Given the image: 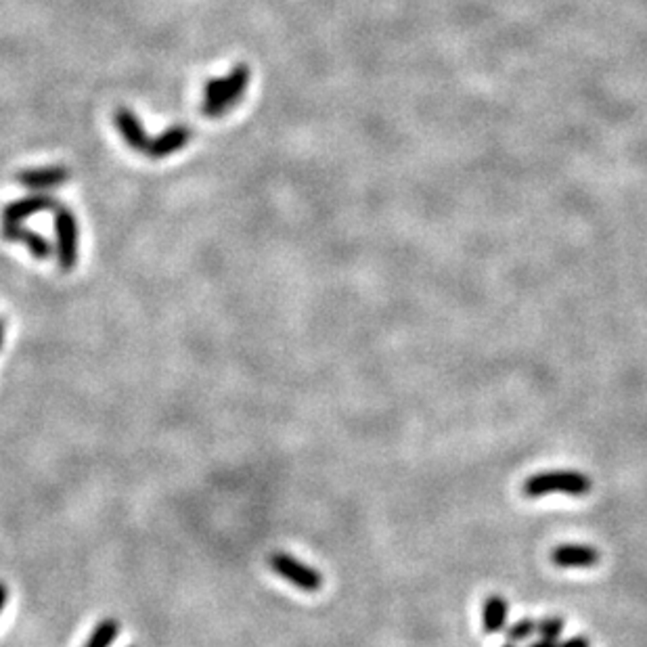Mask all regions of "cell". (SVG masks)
Listing matches in <instances>:
<instances>
[{"label": "cell", "mask_w": 647, "mask_h": 647, "mask_svg": "<svg viewBox=\"0 0 647 647\" xmlns=\"http://www.w3.org/2000/svg\"><path fill=\"white\" fill-rule=\"evenodd\" d=\"M113 122H115V126H118L122 139L126 140L128 147H130L132 151H139V154H143V155L147 154L151 137L145 132V128H143V124H140V120L137 118V113L130 112L128 107H118L113 112Z\"/></svg>", "instance_id": "obj_6"}, {"label": "cell", "mask_w": 647, "mask_h": 647, "mask_svg": "<svg viewBox=\"0 0 647 647\" xmlns=\"http://www.w3.org/2000/svg\"><path fill=\"white\" fill-rule=\"evenodd\" d=\"M536 633V622L530 618L517 620L516 625L505 628V634H508L509 643H522V641H528Z\"/></svg>", "instance_id": "obj_14"}, {"label": "cell", "mask_w": 647, "mask_h": 647, "mask_svg": "<svg viewBox=\"0 0 647 647\" xmlns=\"http://www.w3.org/2000/svg\"><path fill=\"white\" fill-rule=\"evenodd\" d=\"M508 616H509V606L505 601V597L500 595H491L484 600V606H482V625H484L486 634H497L508 628Z\"/></svg>", "instance_id": "obj_11"}, {"label": "cell", "mask_w": 647, "mask_h": 647, "mask_svg": "<svg viewBox=\"0 0 647 647\" xmlns=\"http://www.w3.org/2000/svg\"><path fill=\"white\" fill-rule=\"evenodd\" d=\"M120 628H122L120 622L115 618L101 620L99 625L93 628V633H90V637L87 643H84V647H109L115 639H118Z\"/></svg>", "instance_id": "obj_12"}, {"label": "cell", "mask_w": 647, "mask_h": 647, "mask_svg": "<svg viewBox=\"0 0 647 647\" xmlns=\"http://www.w3.org/2000/svg\"><path fill=\"white\" fill-rule=\"evenodd\" d=\"M70 168L65 166H46V168H29L21 170L17 174V182L21 187L29 189V191H46V189H55L63 182L70 181Z\"/></svg>", "instance_id": "obj_8"}, {"label": "cell", "mask_w": 647, "mask_h": 647, "mask_svg": "<svg viewBox=\"0 0 647 647\" xmlns=\"http://www.w3.org/2000/svg\"><path fill=\"white\" fill-rule=\"evenodd\" d=\"M593 482L587 474L574 472V469H558V472H541L526 478L522 486L524 497L541 499L545 494L564 492L570 497H584L591 492Z\"/></svg>", "instance_id": "obj_2"}, {"label": "cell", "mask_w": 647, "mask_h": 647, "mask_svg": "<svg viewBox=\"0 0 647 647\" xmlns=\"http://www.w3.org/2000/svg\"><path fill=\"white\" fill-rule=\"evenodd\" d=\"M268 566L277 576L283 578L296 589L304 591V593H316L323 589V574L315 567H310L304 561L291 558L287 553H273L268 558Z\"/></svg>", "instance_id": "obj_3"}, {"label": "cell", "mask_w": 647, "mask_h": 647, "mask_svg": "<svg viewBox=\"0 0 647 647\" xmlns=\"http://www.w3.org/2000/svg\"><path fill=\"white\" fill-rule=\"evenodd\" d=\"M0 235H3V239H7V241L26 243L28 252L32 254L36 260H46L48 256L53 254L51 243H48L45 237L34 233V231H29L26 227H21V224L3 223V231H0Z\"/></svg>", "instance_id": "obj_10"}, {"label": "cell", "mask_w": 647, "mask_h": 647, "mask_svg": "<svg viewBox=\"0 0 647 647\" xmlns=\"http://www.w3.org/2000/svg\"><path fill=\"white\" fill-rule=\"evenodd\" d=\"M559 647H591V643L587 637H572V639L564 641Z\"/></svg>", "instance_id": "obj_15"}, {"label": "cell", "mask_w": 647, "mask_h": 647, "mask_svg": "<svg viewBox=\"0 0 647 647\" xmlns=\"http://www.w3.org/2000/svg\"><path fill=\"white\" fill-rule=\"evenodd\" d=\"M7 600H9V589H7V584L0 583V614H3L4 606H7Z\"/></svg>", "instance_id": "obj_16"}, {"label": "cell", "mask_w": 647, "mask_h": 647, "mask_svg": "<svg viewBox=\"0 0 647 647\" xmlns=\"http://www.w3.org/2000/svg\"><path fill=\"white\" fill-rule=\"evenodd\" d=\"M55 237H57L59 268L63 273L74 271L78 262V223L70 207H55Z\"/></svg>", "instance_id": "obj_4"}, {"label": "cell", "mask_w": 647, "mask_h": 647, "mask_svg": "<svg viewBox=\"0 0 647 647\" xmlns=\"http://www.w3.org/2000/svg\"><path fill=\"white\" fill-rule=\"evenodd\" d=\"M4 332H7V325H4V321L0 319V350H3V344H4Z\"/></svg>", "instance_id": "obj_18"}, {"label": "cell", "mask_w": 647, "mask_h": 647, "mask_svg": "<svg viewBox=\"0 0 647 647\" xmlns=\"http://www.w3.org/2000/svg\"><path fill=\"white\" fill-rule=\"evenodd\" d=\"M500 647H516L514 643H508V645H500Z\"/></svg>", "instance_id": "obj_19"}, {"label": "cell", "mask_w": 647, "mask_h": 647, "mask_svg": "<svg viewBox=\"0 0 647 647\" xmlns=\"http://www.w3.org/2000/svg\"><path fill=\"white\" fill-rule=\"evenodd\" d=\"M564 633V620L558 618V616H545L536 622V634H541V639L558 641Z\"/></svg>", "instance_id": "obj_13"}, {"label": "cell", "mask_w": 647, "mask_h": 647, "mask_svg": "<svg viewBox=\"0 0 647 647\" xmlns=\"http://www.w3.org/2000/svg\"><path fill=\"white\" fill-rule=\"evenodd\" d=\"M600 559L601 555L593 545H578V542H564L551 553V561L558 567H593Z\"/></svg>", "instance_id": "obj_9"}, {"label": "cell", "mask_w": 647, "mask_h": 647, "mask_svg": "<svg viewBox=\"0 0 647 647\" xmlns=\"http://www.w3.org/2000/svg\"><path fill=\"white\" fill-rule=\"evenodd\" d=\"M252 71L246 63L235 65L227 76L210 78L204 88V103H201V113L206 118L216 120L227 115L229 109H233L241 101L246 93Z\"/></svg>", "instance_id": "obj_1"}, {"label": "cell", "mask_w": 647, "mask_h": 647, "mask_svg": "<svg viewBox=\"0 0 647 647\" xmlns=\"http://www.w3.org/2000/svg\"><path fill=\"white\" fill-rule=\"evenodd\" d=\"M55 207H57V201H55V197H51V195L46 193L28 195V197L11 201L9 206H4L3 223L21 224L23 221H28L29 216H34V214L55 210Z\"/></svg>", "instance_id": "obj_5"}, {"label": "cell", "mask_w": 647, "mask_h": 647, "mask_svg": "<svg viewBox=\"0 0 647 647\" xmlns=\"http://www.w3.org/2000/svg\"><path fill=\"white\" fill-rule=\"evenodd\" d=\"M193 137L191 126L187 124H174L170 126L168 130H164L160 137L151 139L149 149H147V157L151 160H162V157H168L176 154V151L185 149L189 145V140Z\"/></svg>", "instance_id": "obj_7"}, {"label": "cell", "mask_w": 647, "mask_h": 647, "mask_svg": "<svg viewBox=\"0 0 647 647\" xmlns=\"http://www.w3.org/2000/svg\"><path fill=\"white\" fill-rule=\"evenodd\" d=\"M528 647H559L558 641H549V639H539L534 643H530Z\"/></svg>", "instance_id": "obj_17"}]
</instances>
